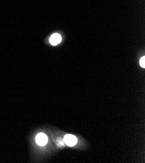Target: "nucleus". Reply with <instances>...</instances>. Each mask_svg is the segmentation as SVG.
Here are the masks:
<instances>
[{"label":"nucleus","instance_id":"f03ea898","mask_svg":"<svg viewBox=\"0 0 145 163\" xmlns=\"http://www.w3.org/2000/svg\"><path fill=\"white\" fill-rule=\"evenodd\" d=\"M36 142L38 145H44L48 142V137L44 133H39L36 137Z\"/></svg>","mask_w":145,"mask_h":163},{"label":"nucleus","instance_id":"7ed1b4c3","mask_svg":"<svg viewBox=\"0 0 145 163\" xmlns=\"http://www.w3.org/2000/svg\"><path fill=\"white\" fill-rule=\"evenodd\" d=\"M61 36L59 34L57 33L53 34L50 38V42L51 43V44H52L53 46L57 45L58 44H59L61 42Z\"/></svg>","mask_w":145,"mask_h":163},{"label":"nucleus","instance_id":"f257e3e1","mask_svg":"<svg viewBox=\"0 0 145 163\" xmlns=\"http://www.w3.org/2000/svg\"><path fill=\"white\" fill-rule=\"evenodd\" d=\"M64 141L68 146H73L77 142V139L75 136L72 135H66L64 138Z\"/></svg>","mask_w":145,"mask_h":163},{"label":"nucleus","instance_id":"20e7f679","mask_svg":"<svg viewBox=\"0 0 145 163\" xmlns=\"http://www.w3.org/2000/svg\"><path fill=\"white\" fill-rule=\"evenodd\" d=\"M140 65L142 66V68L145 67V57H142L140 60Z\"/></svg>","mask_w":145,"mask_h":163}]
</instances>
